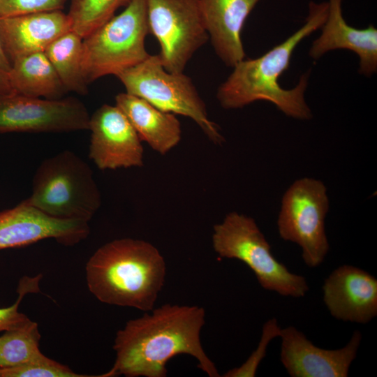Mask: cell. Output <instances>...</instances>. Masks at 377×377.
<instances>
[{"label":"cell","instance_id":"6da1fadb","mask_svg":"<svg viewBox=\"0 0 377 377\" xmlns=\"http://www.w3.org/2000/svg\"><path fill=\"white\" fill-rule=\"evenodd\" d=\"M205 323L202 307L170 304L128 320L116 334L114 365L101 376L165 377L166 364L179 354L195 357L209 377L220 376L201 344Z\"/></svg>","mask_w":377,"mask_h":377},{"label":"cell","instance_id":"7a4b0ae2","mask_svg":"<svg viewBox=\"0 0 377 377\" xmlns=\"http://www.w3.org/2000/svg\"><path fill=\"white\" fill-rule=\"evenodd\" d=\"M328 13V3L311 1L304 24L281 43L256 59L238 62L228 77L219 87L216 98L226 110L242 108L257 101H269L286 116L300 120L312 118L304 99L310 71L301 75L290 89L282 88L280 76L289 68L297 45L321 28Z\"/></svg>","mask_w":377,"mask_h":377},{"label":"cell","instance_id":"3957f363","mask_svg":"<svg viewBox=\"0 0 377 377\" xmlns=\"http://www.w3.org/2000/svg\"><path fill=\"white\" fill-rule=\"evenodd\" d=\"M85 270L87 287L101 302L149 312L164 286L166 264L151 243L122 238L99 247Z\"/></svg>","mask_w":377,"mask_h":377},{"label":"cell","instance_id":"277c9868","mask_svg":"<svg viewBox=\"0 0 377 377\" xmlns=\"http://www.w3.org/2000/svg\"><path fill=\"white\" fill-rule=\"evenodd\" d=\"M26 200L50 216L89 222L101 205V195L89 165L64 150L40 163Z\"/></svg>","mask_w":377,"mask_h":377},{"label":"cell","instance_id":"5b68a950","mask_svg":"<svg viewBox=\"0 0 377 377\" xmlns=\"http://www.w3.org/2000/svg\"><path fill=\"white\" fill-rule=\"evenodd\" d=\"M212 242L221 258L245 263L264 289L293 297H303L308 292L306 279L290 272L276 259L252 217L237 212L228 213L221 223L214 226Z\"/></svg>","mask_w":377,"mask_h":377},{"label":"cell","instance_id":"8992f818","mask_svg":"<svg viewBox=\"0 0 377 377\" xmlns=\"http://www.w3.org/2000/svg\"><path fill=\"white\" fill-rule=\"evenodd\" d=\"M149 34L147 0H131L120 14L84 37L82 67L87 84L108 75L116 76L146 59Z\"/></svg>","mask_w":377,"mask_h":377},{"label":"cell","instance_id":"52a82bcc","mask_svg":"<svg viewBox=\"0 0 377 377\" xmlns=\"http://www.w3.org/2000/svg\"><path fill=\"white\" fill-rule=\"evenodd\" d=\"M116 77L126 93L145 100L162 111L189 117L214 144L221 145L224 142L219 127L209 119L206 105L191 79L184 73L166 71L158 54H149Z\"/></svg>","mask_w":377,"mask_h":377},{"label":"cell","instance_id":"ba28073f","mask_svg":"<svg viewBox=\"0 0 377 377\" xmlns=\"http://www.w3.org/2000/svg\"><path fill=\"white\" fill-rule=\"evenodd\" d=\"M330 201L327 188L317 179L302 177L286 191L277 219L280 237L297 244L310 267L319 266L329 251L325 220Z\"/></svg>","mask_w":377,"mask_h":377},{"label":"cell","instance_id":"9c48e42d","mask_svg":"<svg viewBox=\"0 0 377 377\" xmlns=\"http://www.w3.org/2000/svg\"><path fill=\"white\" fill-rule=\"evenodd\" d=\"M149 34L160 46L165 69L184 73L195 52L209 40L199 0H147Z\"/></svg>","mask_w":377,"mask_h":377},{"label":"cell","instance_id":"30bf717a","mask_svg":"<svg viewBox=\"0 0 377 377\" xmlns=\"http://www.w3.org/2000/svg\"><path fill=\"white\" fill-rule=\"evenodd\" d=\"M90 115L75 97L46 99L16 92L0 95V133L89 130Z\"/></svg>","mask_w":377,"mask_h":377},{"label":"cell","instance_id":"8fae6325","mask_svg":"<svg viewBox=\"0 0 377 377\" xmlns=\"http://www.w3.org/2000/svg\"><path fill=\"white\" fill-rule=\"evenodd\" d=\"M89 156L102 170L142 167L144 149L134 128L115 105L104 104L89 118Z\"/></svg>","mask_w":377,"mask_h":377},{"label":"cell","instance_id":"7c38bea8","mask_svg":"<svg viewBox=\"0 0 377 377\" xmlns=\"http://www.w3.org/2000/svg\"><path fill=\"white\" fill-rule=\"evenodd\" d=\"M89 231V222L50 216L26 199L0 212V250L26 246L46 239L73 246L86 239Z\"/></svg>","mask_w":377,"mask_h":377},{"label":"cell","instance_id":"4fadbf2b","mask_svg":"<svg viewBox=\"0 0 377 377\" xmlns=\"http://www.w3.org/2000/svg\"><path fill=\"white\" fill-rule=\"evenodd\" d=\"M280 359L292 377H347L362 334L356 330L344 347L326 350L315 346L293 326L281 330Z\"/></svg>","mask_w":377,"mask_h":377},{"label":"cell","instance_id":"5bb4252c","mask_svg":"<svg viewBox=\"0 0 377 377\" xmlns=\"http://www.w3.org/2000/svg\"><path fill=\"white\" fill-rule=\"evenodd\" d=\"M323 302L336 319L366 324L377 316V279L367 272L341 265L325 279Z\"/></svg>","mask_w":377,"mask_h":377},{"label":"cell","instance_id":"9a60e30c","mask_svg":"<svg viewBox=\"0 0 377 377\" xmlns=\"http://www.w3.org/2000/svg\"><path fill=\"white\" fill-rule=\"evenodd\" d=\"M71 30L68 14L59 10L0 17V38L11 63L20 57L45 52L54 40Z\"/></svg>","mask_w":377,"mask_h":377},{"label":"cell","instance_id":"2e32d148","mask_svg":"<svg viewBox=\"0 0 377 377\" xmlns=\"http://www.w3.org/2000/svg\"><path fill=\"white\" fill-rule=\"evenodd\" d=\"M261 0H199L209 39L219 59L234 67L245 59L242 31L248 16Z\"/></svg>","mask_w":377,"mask_h":377},{"label":"cell","instance_id":"e0dca14e","mask_svg":"<svg viewBox=\"0 0 377 377\" xmlns=\"http://www.w3.org/2000/svg\"><path fill=\"white\" fill-rule=\"evenodd\" d=\"M327 19L322 33L310 48L309 54L319 59L328 51L349 50L358 55L359 72L367 77L377 71V29L370 24L365 29L348 25L342 15V0H329Z\"/></svg>","mask_w":377,"mask_h":377},{"label":"cell","instance_id":"ac0fdd59","mask_svg":"<svg viewBox=\"0 0 377 377\" xmlns=\"http://www.w3.org/2000/svg\"><path fill=\"white\" fill-rule=\"evenodd\" d=\"M115 105L127 117L141 141L164 155L182 139V128L176 114L162 111L145 100L128 93H119Z\"/></svg>","mask_w":377,"mask_h":377},{"label":"cell","instance_id":"d6986e66","mask_svg":"<svg viewBox=\"0 0 377 377\" xmlns=\"http://www.w3.org/2000/svg\"><path fill=\"white\" fill-rule=\"evenodd\" d=\"M11 64L8 75L14 92L46 99L62 98L68 92L44 52L20 57Z\"/></svg>","mask_w":377,"mask_h":377},{"label":"cell","instance_id":"ffe728a7","mask_svg":"<svg viewBox=\"0 0 377 377\" xmlns=\"http://www.w3.org/2000/svg\"><path fill=\"white\" fill-rule=\"evenodd\" d=\"M82 40L71 30L54 40L44 52L66 89L86 95L88 84L82 73Z\"/></svg>","mask_w":377,"mask_h":377},{"label":"cell","instance_id":"44dd1931","mask_svg":"<svg viewBox=\"0 0 377 377\" xmlns=\"http://www.w3.org/2000/svg\"><path fill=\"white\" fill-rule=\"evenodd\" d=\"M38 324L29 318L0 336V369L13 368L43 359L39 349Z\"/></svg>","mask_w":377,"mask_h":377},{"label":"cell","instance_id":"7402d4cb","mask_svg":"<svg viewBox=\"0 0 377 377\" xmlns=\"http://www.w3.org/2000/svg\"><path fill=\"white\" fill-rule=\"evenodd\" d=\"M131 0H71L68 15L71 29L84 38L110 18Z\"/></svg>","mask_w":377,"mask_h":377},{"label":"cell","instance_id":"603a6c76","mask_svg":"<svg viewBox=\"0 0 377 377\" xmlns=\"http://www.w3.org/2000/svg\"><path fill=\"white\" fill-rule=\"evenodd\" d=\"M0 377H100L73 372L68 367L47 357L22 366L0 369Z\"/></svg>","mask_w":377,"mask_h":377},{"label":"cell","instance_id":"cb8c5ba5","mask_svg":"<svg viewBox=\"0 0 377 377\" xmlns=\"http://www.w3.org/2000/svg\"><path fill=\"white\" fill-rule=\"evenodd\" d=\"M281 328L275 318L267 320L263 325V332L258 346L248 360L239 367L230 369L224 377H253L258 367L265 357L266 350L272 339L279 337Z\"/></svg>","mask_w":377,"mask_h":377},{"label":"cell","instance_id":"d4e9b609","mask_svg":"<svg viewBox=\"0 0 377 377\" xmlns=\"http://www.w3.org/2000/svg\"><path fill=\"white\" fill-rule=\"evenodd\" d=\"M42 274L31 277L24 276L20 279L17 288L18 297L15 302L8 307L0 308V332L13 329L29 319L24 313L18 311L19 305L23 297L32 293L40 292L39 282Z\"/></svg>","mask_w":377,"mask_h":377},{"label":"cell","instance_id":"484cf974","mask_svg":"<svg viewBox=\"0 0 377 377\" xmlns=\"http://www.w3.org/2000/svg\"><path fill=\"white\" fill-rule=\"evenodd\" d=\"M67 0H0V17L61 10Z\"/></svg>","mask_w":377,"mask_h":377},{"label":"cell","instance_id":"4316f807","mask_svg":"<svg viewBox=\"0 0 377 377\" xmlns=\"http://www.w3.org/2000/svg\"><path fill=\"white\" fill-rule=\"evenodd\" d=\"M13 92L8 73L0 71V95Z\"/></svg>","mask_w":377,"mask_h":377},{"label":"cell","instance_id":"83f0119b","mask_svg":"<svg viewBox=\"0 0 377 377\" xmlns=\"http://www.w3.org/2000/svg\"><path fill=\"white\" fill-rule=\"evenodd\" d=\"M11 62L8 58L0 38V71L8 73L11 68Z\"/></svg>","mask_w":377,"mask_h":377}]
</instances>
